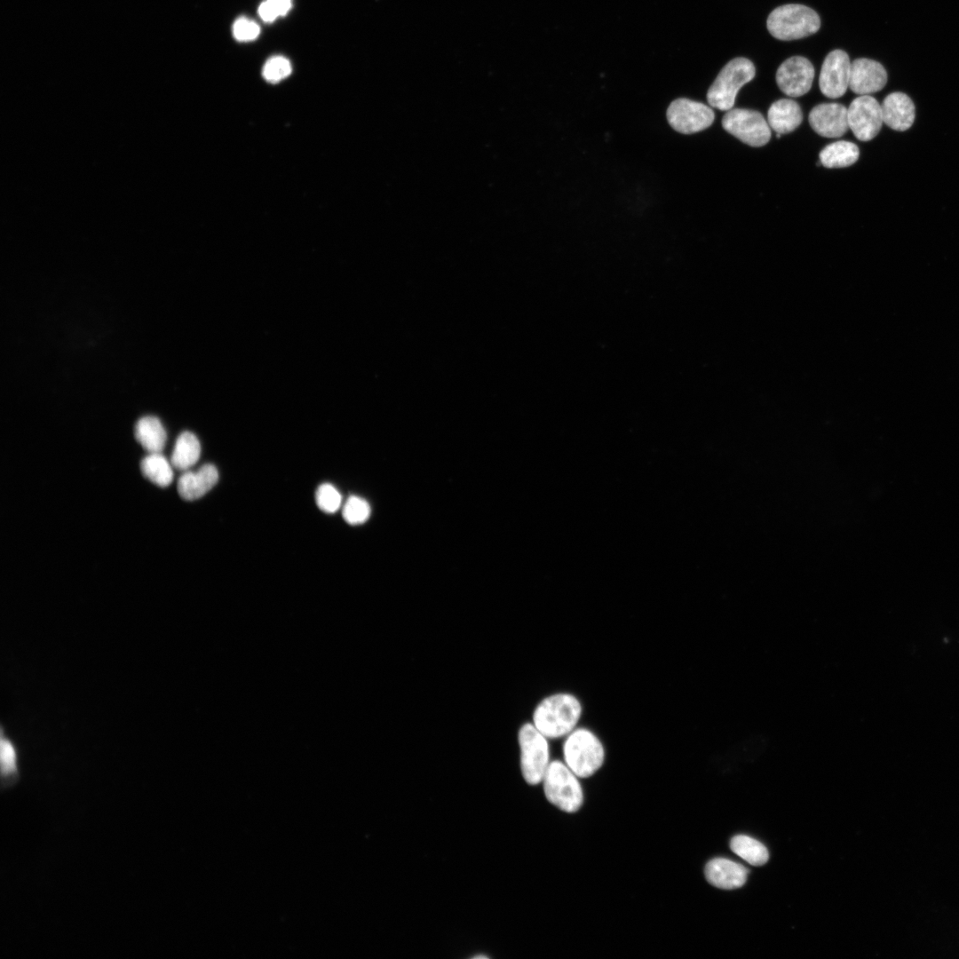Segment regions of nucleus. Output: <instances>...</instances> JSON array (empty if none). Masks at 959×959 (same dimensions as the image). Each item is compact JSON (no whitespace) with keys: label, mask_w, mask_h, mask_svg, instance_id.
<instances>
[{"label":"nucleus","mask_w":959,"mask_h":959,"mask_svg":"<svg viewBox=\"0 0 959 959\" xmlns=\"http://www.w3.org/2000/svg\"><path fill=\"white\" fill-rule=\"evenodd\" d=\"M474 958H487V956H485V955H477V956H474Z\"/></svg>","instance_id":"c756f323"},{"label":"nucleus","mask_w":959,"mask_h":959,"mask_svg":"<svg viewBox=\"0 0 959 959\" xmlns=\"http://www.w3.org/2000/svg\"><path fill=\"white\" fill-rule=\"evenodd\" d=\"M579 779L563 760H551L542 781L547 800L563 812H577L583 802Z\"/></svg>","instance_id":"7ed1b4c3"},{"label":"nucleus","mask_w":959,"mask_h":959,"mask_svg":"<svg viewBox=\"0 0 959 959\" xmlns=\"http://www.w3.org/2000/svg\"><path fill=\"white\" fill-rule=\"evenodd\" d=\"M134 435L137 441L148 453H161L166 442V432L160 420L152 416L139 418L136 423Z\"/></svg>","instance_id":"6ab92c4d"},{"label":"nucleus","mask_w":959,"mask_h":959,"mask_svg":"<svg viewBox=\"0 0 959 959\" xmlns=\"http://www.w3.org/2000/svg\"><path fill=\"white\" fill-rule=\"evenodd\" d=\"M808 119L812 130L825 138L842 137L849 129L847 107L839 103L815 106Z\"/></svg>","instance_id":"f8f14e48"},{"label":"nucleus","mask_w":959,"mask_h":959,"mask_svg":"<svg viewBox=\"0 0 959 959\" xmlns=\"http://www.w3.org/2000/svg\"><path fill=\"white\" fill-rule=\"evenodd\" d=\"M564 763L580 778H589L604 765L605 746L591 729L578 726L563 739Z\"/></svg>","instance_id":"f03ea898"},{"label":"nucleus","mask_w":959,"mask_h":959,"mask_svg":"<svg viewBox=\"0 0 959 959\" xmlns=\"http://www.w3.org/2000/svg\"><path fill=\"white\" fill-rule=\"evenodd\" d=\"M755 74V67L749 59L735 58L730 60L708 90V103L722 111L732 109L737 92L754 78Z\"/></svg>","instance_id":"423d86ee"},{"label":"nucleus","mask_w":959,"mask_h":959,"mask_svg":"<svg viewBox=\"0 0 959 959\" xmlns=\"http://www.w3.org/2000/svg\"><path fill=\"white\" fill-rule=\"evenodd\" d=\"M1 789L13 786L20 779L19 751L15 742L9 737L3 724L0 729Z\"/></svg>","instance_id":"a211bd4d"},{"label":"nucleus","mask_w":959,"mask_h":959,"mask_svg":"<svg viewBox=\"0 0 959 959\" xmlns=\"http://www.w3.org/2000/svg\"><path fill=\"white\" fill-rule=\"evenodd\" d=\"M714 118V111L709 106L684 98L672 101L667 109L669 124L683 134H693L707 129Z\"/></svg>","instance_id":"6e6552de"},{"label":"nucleus","mask_w":959,"mask_h":959,"mask_svg":"<svg viewBox=\"0 0 959 959\" xmlns=\"http://www.w3.org/2000/svg\"><path fill=\"white\" fill-rule=\"evenodd\" d=\"M766 26L773 37L791 41L816 33L820 27V19L810 7L789 4L774 9L767 18Z\"/></svg>","instance_id":"20e7f679"},{"label":"nucleus","mask_w":959,"mask_h":959,"mask_svg":"<svg viewBox=\"0 0 959 959\" xmlns=\"http://www.w3.org/2000/svg\"><path fill=\"white\" fill-rule=\"evenodd\" d=\"M860 151L852 142L840 140L826 146L820 153V162L826 168H844L852 165Z\"/></svg>","instance_id":"412c9836"},{"label":"nucleus","mask_w":959,"mask_h":959,"mask_svg":"<svg viewBox=\"0 0 959 959\" xmlns=\"http://www.w3.org/2000/svg\"><path fill=\"white\" fill-rule=\"evenodd\" d=\"M218 480L217 468L211 464H207L195 472H184L178 480L177 488L181 498L194 501L208 493Z\"/></svg>","instance_id":"dca6fc26"},{"label":"nucleus","mask_w":959,"mask_h":959,"mask_svg":"<svg viewBox=\"0 0 959 959\" xmlns=\"http://www.w3.org/2000/svg\"><path fill=\"white\" fill-rule=\"evenodd\" d=\"M140 470L145 478L161 487H168L173 480L170 464L161 453H149L140 462Z\"/></svg>","instance_id":"4be33fe9"},{"label":"nucleus","mask_w":959,"mask_h":959,"mask_svg":"<svg viewBox=\"0 0 959 959\" xmlns=\"http://www.w3.org/2000/svg\"><path fill=\"white\" fill-rule=\"evenodd\" d=\"M342 515L348 524L360 525L369 518L370 506L363 498L351 495L343 506Z\"/></svg>","instance_id":"b1692460"},{"label":"nucleus","mask_w":959,"mask_h":959,"mask_svg":"<svg viewBox=\"0 0 959 959\" xmlns=\"http://www.w3.org/2000/svg\"><path fill=\"white\" fill-rule=\"evenodd\" d=\"M704 874L711 885L732 890L740 888L746 883L748 869L730 860L716 858L706 864Z\"/></svg>","instance_id":"4468645a"},{"label":"nucleus","mask_w":959,"mask_h":959,"mask_svg":"<svg viewBox=\"0 0 959 959\" xmlns=\"http://www.w3.org/2000/svg\"><path fill=\"white\" fill-rule=\"evenodd\" d=\"M259 27L257 23L246 18L236 20L233 26L234 36L238 41H250L259 35Z\"/></svg>","instance_id":"bb28decb"},{"label":"nucleus","mask_w":959,"mask_h":959,"mask_svg":"<svg viewBox=\"0 0 959 959\" xmlns=\"http://www.w3.org/2000/svg\"><path fill=\"white\" fill-rule=\"evenodd\" d=\"M884 123L898 131L908 130L915 116L912 99L903 92H892L885 97L882 104Z\"/></svg>","instance_id":"2eb2a0df"},{"label":"nucleus","mask_w":959,"mask_h":959,"mask_svg":"<svg viewBox=\"0 0 959 959\" xmlns=\"http://www.w3.org/2000/svg\"><path fill=\"white\" fill-rule=\"evenodd\" d=\"M723 128L754 147H763L771 139L770 127L761 113L742 108L728 110L722 119Z\"/></svg>","instance_id":"0eeeda50"},{"label":"nucleus","mask_w":959,"mask_h":959,"mask_svg":"<svg viewBox=\"0 0 959 959\" xmlns=\"http://www.w3.org/2000/svg\"><path fill=\"white\" fill-rule=\"evenodd\" d=\"M886 82V70L879 62L861 58L851 63L849 88L852 92L869 95L882 90Z\"/></svg>","instance_id":"ddd939ff"},{"label":"nucleus","mask_w":959,"mask_h":959,"mask_svg":"<svg viewBox=\"0 0 959 959\" xmlns=\"http://www.w3.org/2000/svg\"><path fill=\"white\" fill-rule=\"evenodd\" d=\"M201 445L197 437L190 432H183L178 437L172 451L170 464L180 471H187L200 458Z\"/></svg>","instance_id":"aec40b11"},{"label":"nucleus","mask_w":959,"mask_h":959,"mask_svg":"<svg viewBox=\"0 0 959 959\" xmlns=\"http://www.w3.org/2000/svg\"><path fill=\"white\" fill-rule=\"evenodd\" d=\"M315 501L322 511L334 513L341 507L342 495L333 485L323 483L316 489Z\"/></svg>","instance_id":"393cba45"},{"label":"nucleus","mask_w":959,"mask_h":959,"mask_svg":"<svg viewBox=\"0 0 959 959\" xmlns=\"http://www.w3.org/2000/svg\"><path fill=\"white\" fill-rule=\"evenodd\" d=\"M767 119L769 126L780 134L795 131L803 121L799 105L793 99H781L769 107Z\"/></svg>","instance_id":"f3484780"},{"label":"nucleus","mask_w":959,"mask_h":959,"mask_svg":"<svg viewBox=\"0 0 959 959\" xmlns=\"http://www.w3.org/2000/svg\"><path fill=\"white\" fill-rule=\"evenodd\" d=\"M849 129L860 141L873 139L882 128V106L870 95L854 99L847 107Z\"/></svg>","instance_id":"1a4fd4ad"},{"label":"nucleus","mask_w":959,"mask_h":959,"mask_svg":"<svg viewBox=\"0 0 959 959\" xmlns=\"http://www.w3.org/2000/svg\"><path fill=\"white\" fill-rule=\"evenodd\" d=\"M290 73V62L281 56L269 59L263 68V75L270 83H277L289 75Z\"/></svg>","instance_id":"a878e982"},{"label":"nucleus","mask_w":959,"mask_h":959,"mask_svg":"<svg viewBox=\"0 0 959 959\" xmlns=\"http://www.w3.org/2000/svg\"><path fill=\"white\" fill-rule=\"evenodd\" d=\"M814 78V67L804 57L787 59L778 67L776 83L780 90L789 97H800L807 93Z\"/></svg>","instance_id":"9b49d317"},{"label":"nucleus","mask_w":959,"mask_h":959,"mask_svg":"<svg viewBox=\"0 0 959 959\" xmlns=\"http://www.w3.org/2000/svg\"><path fill=\"white\" fill-rule=\"evenodd\" d=\"M583 713L582 701L575 694L559 692L536 705L532 723L549 740L564 739L579 726Z\"/></svg>","instance_id":"f257e3e1"},{"label":"nucleus","mask_w":959,"mask_h":959,"mask_svg":"<svg viewBox=\"0 0 959 959\" xmlns=\"http://www.w3.org/2000/svg\"><path fill=\"white\" fill-rule=\"evenodd\" d=\"M851 61L842 50H834L825 58L819 78L823 95L830 99L842 97L849 87Z\"/></svg>","instance_id":"9d476101"},{"label":"nucleus","mask_w":959,"mask_h":959,"mask_svg":"<svg viewBox=\"0 0 959 959\" xmlns=\"http://www.w3.org/2000/svg\"><path fill=\"white\" fill-rule=\"evenodd\" d=\"M731 850L753 866H762L769 859V853L765 846L759 841L745 836H733L730 842Z\"/></svg>","instance_id":"5701e85b"},{"label":"nucleus","mask_w":959,"mask_h":959,"mask_svg":"<svg viewBox=\"0 0 959 959\" xmlns=\"http://www.w3.org/2000/svg\"><path fill=\"white\" fill-rule=\"evenodd\" d=\"M518 741L522 776L527 783L537 785L551 762L549 739L533 723H525L519 730Z\"/></svg>","instance_id":"39448f33"},{"label":"nucleus","mask_w":959,"mask_h":959,"mask_svg":"<svg viewBox=\"0 0 959 959\" xmlns=\"http://www.w3.org/2000/svg\"><path fill=\"white\" fill-rule=\"evenodd\" d=\"M258 13L261 19L266 22H271L274 20L277 17H279L273 7L267 0L263 2L259 5Z\"/></svg>","instance_id":"cd10ccee"},{"label":"nucleus","mask_w":959,"mask_h":959,"mask_svg":"<svg viewBox=\"0 0 959 959\" xmlns=\"http://www.w3.org/2000/svg\"><path fill=\"white\" fill-rule=\"evenodd\" d=\"M278 16L285 15L291 7V0H267Z\"/></svg>","instance_id":"c85d7f7f"}]
</instances>
